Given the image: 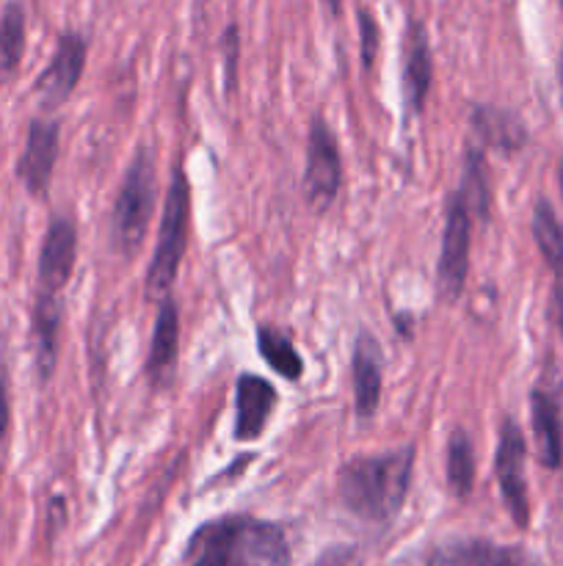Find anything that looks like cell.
<instances>
[{"instance_id": "cell-1", "label": "cell", "mask_w": 563, "mask_h": 566, "mask_svg": "<svg viewBox=\"0 0 563 566\" xmlns=\"http://www.w3.org/2000/svg\"><path fill=\"white\" fill-rule=\"evenodd\" d=\"M417 446H401L384 453L353 457L337 473L340 503L364 523H390L412 490Z\"/></svg>"}, {"instance_id": "cell-2", "label": "cell", "mask_w": 563, "mask_h": 566, "mask_svg": "<svg viewBox=\"0 0 563 566\" xmlns=\"http://www.w3.org/2000/svg\"><path fill=\"white\" fill-rule=\"evenodd\" d=\"M285 531L268 520L230 514L210 520L185 547V566H290Z\"/></svg>"}, {"instance_id": "cell-3", "label": "cell", "mask_w": 563, "mask_h": 566, "mask_svg": "<svg viewBox=\"0 0 563 566\" xmlns=\"http://www.w3.org/2000/svg\"><path fill=\"white\" fill-rule=\"evenodd\" d=\"M155 199H158L155 158L147 147H141L125 169L114 210H110V247L116 249V254L130 260L141 249L149 219L155 213Z\"/></svg>"}, {"instance_id": "cell-4", "label": "cell", "mask_w": 563, "mask_h": 566, "mask_svg": "<svg viewBox=\"0 0 563 566\" xmlns=\"http://www.w3.org/2000/svg\"><path fill=\"white\" fill-rule=\"evenodd\" d=\"M188 227H191V188H188L185 171L177 164L169 191H166L163 213H160L152 263L147 269V298L163 302L174 287L188 249Z\"/></svg>"}, {"instance_id": "cell-5", "label": "cell", "mask_w": 563, "mask_h": 566, "mask_svg": "<svg viewBox=\"0 0 563 566\" xmlns=\"http://www.w3.org/2000/svg\"><path fill=\"white\" fill-rule=\"evenodd\" d=\"M342 186L340 144L323 116H312L307 133V164H304L301 193L315 216H323L334 205Z\"/></svg>"}, {"instance_id": "cell-6", "label": "cell", "mask_w": 563, "mask_h": 566, "mask_svg": "<svg viewBox=\"0 0 563 566\" xmlns=\"http://www.w3.org/2000/svg\"><path fill=\"white\" fill-rule=\"evenodd\" d=\"M439 263H436V296L445 304H456L469 274V243H472V210L458 191L450 193L445 208Z\"/></svg>"}, {"instance_id": "cell-7", "label": "cell", "mask_w": 563, "mask_h": 566, "mask_svg": "<svg viewBox=\"0 0 563 566\" xmlns=\"http://www.w3.org/2000/svg\"><path fill=\"white\" fill-rule=\"evenodd\" d=\"M495 475L500 484L502 503L517 523V528L530 525V497H528V440L522 426L513 418H502L500 440L495 453Z\"/></svg>"}, {"instance_id": "cell-8", "label": "cell", "mask_w": 563, "mask_h": 566, "mask_svg": "<svg viewBox=\"0 0 563 566\" xmlns=\"http://www.w3.org/2000/svg\"><path fill=\"white\" fill-rule=\"evenodd\" d=\"M86 53L88 44L86 39L77 31H64L55 44V53L50 64L44 66L42 75L36 77V94L42 99L44 108H55L70 99L81 83L83 70H86Z\"/></svg>"}, {"instance_id": "cell-9", "label": "cell", "mask_w": 563, "mask_h": 566, "mask_svg": "<svg viewBox=\"0 0 563 566\" xmlns=\"http://www.w3.org/2000/svg\"><path fill=\"white\" fill-rule=\"evenodd\" d=\"M530 429H533L535 459L541 468H563V396L550 381H539L530 390Z\"/></svg>"}, {"instance_id": "cell-10", "label": "cell", "mask_w": 563, "mask_h": 566, "mask_svg": "<svg viewBox=\"0 0 563 566\" xmlns=\"http://www.w3.org/2000/svg\"><path fill=\"white\" fill-rule=\"evenodd\" d=\"M425 566H546L535 553L519 545L489 539H450L425 556Z\"/></svg>"}, {"instance_id": "cell-11", "label": "cell", "mask_w": 563, "mask_h": 566, "mask_svg": "<svg viewBox=\"0 0 563 566\" xmlns=\"http://www.w3.org/2000/svg\"><path fill=\"white\" fill-rule=\"evenodd\" d=\"M77 260V227L66 216H55L44 232L42 252H39V293L61 296L70 282L72 269Z\"/></svg>"}, {"instance_id": "cell-12", "label": "cell", "mask_w": 563, "mask_h": 566, "mask_svg": "<svg viewBox=\"0 0 563 566\" xmlns=\"http://www.w3.org/2000/svg\"><path fill=\"white\" fill-rule=\"evenodd\" d=\"M59 138L61 125L53 119H33L31 127H28L25 149L17 160V177H20L31 197H47L55 160H59Z\"/></svg>"}, {"instance_id": "cell-13", "label": "cell", "mask_w": 563, "mask_h": 566, "mask_svg": "<svg viewBox=\"0 0 563 566\" xmlns=\"http://www.w3.org/2000/svg\"><path fill=\"white\" fill-rule=\"evenodd\" d=\"M469 127L484 149H497L502 155H517L528 147L530 133L517 111L500 108L491 103H478L469 111Z\"/></svg>"}, {"instance_id": "cell-14", "label": "cell", "mask_w": 563, "mask_h": 566, "mask_svg": "<svg viewBox=\"0 0 563 566\" xmlns=\"http://www.w3.org/2000/svg\"><path fill=\"white\" fill-rule=\"evenodd\" d=\"M276 396L274 385L263 376H254V374H243L237 376L235 381V434L237 442H252L257 440L259 434L265 431L268 426L270 412L276 409Z\"/></svg>"}, {"instance_id": "cell-15", "label": "cell", "mask_w": 563, "mask_h": 566, "mask_svg": "<svg viewBox=\"0 0 563 566\" xmlns=\"http://www.w3.org/2000/svg\"><path fill=\"white\" fill-rule=\"evenodd\" d=\"M381 346L368 329H362L353 340L351 354V385H353V412L359 420L373 418L381 401Z\"/></svg>"}, {"instance_id": "cell-16", "label": "cell", "mask_w": 563, "mask_h": 566, "mask_svg": "<svg viewBox=\"0 0 563 566\" xmlns=\"http://www.w3.org/2000/svg\"><path fill=\"white\" fill-rule=\"evenodd\" d=\"M431 83H434V55H431L428 33L423 22L408 17L406 42H403V94L412 114L423 111Z\"/></svg>"}, {"instance_id": "cell-17", "label": "cell", "mask_w": 563, "mask_h": 566, "mask_svg": "<svg viewBox=\"0 0 563 566\" xmlns=\"http://www.w3.org/2000/svg\"><path fill=\"white\" fill-rule=\"evenodd\" d=\"M177 357H180V310L174 298L166 296L155 315L152 343H149L147 368H144L152 387H169L174 381Z\"/></svg>"}, {"instance_id": "cell-18", "label": "cell", "mask_w": 563, "mask_h": 566, "mask_svg": "<svg viewBox=\"0 0 563 566\" xmlns=\"http://www.w3.org/2000/svg\"><path fill=\"white\" fill-rule=\"evenodd\" d=\"M61 318H64L61 296L36 293V304H33V340H36V370L42 385L53 379L55 365H59Z\"/></svg>"}, {"instance_id": "cell-19", "label": "cell", "mask_w": 563, "mask_h": 566, "mask_svg": "<svg viewBox=\"0 0 563 566\" xmlns=\"http://www.w3.org/2000/svg\"><path fill=\"white\" fill-rule=\"evenodd\" d=\"M530 232H533L535 247H539L541 258H544V265L550 269L552 280H555L552 298H563V221L555 213L550 199H535Z\"/></svg>"}, {"instance_id": "cell-20", "label": "cell", "mask_w": 563, "mask_h": 566, "mask_svg": "<svg viewBox=\"0 0 563 566\" xmlns=\"http://www.w3.org/2000/svg\"><path fill=\"white\" fill-rule=\"evenodd\" d=\"M464 197L467 208L472 210L475 219H489L491 210V188H489V175H486V158L484 147H475L467 144L461 160V186L456 188Z\"/></svg>"}, {"instance_id": "cell-21", "label": "cell", "mask_w": 563, "mask_h": 566, "mask_svg": "<svg viewBox=\"0 0 563 566\" xmlns=\"http://www.w3.org/2000/svg\"><path fill=\"white\" fill-rule=\"evenodd\" d=\"M257 352L265 359L270 370L282 376L287 381H298L304 376V359L298 357V352L293 348L290 337L285 332L274 329V326L263 324L257 329Z\"/></svg>"}, {"instance_id": "cell-22", "label": "cell", "mask_w": 563, "mask_h": 566, "mask_svg": "<svg viewBox=\"0 0 563 566\" xmlns=\"http://www.w3.org/2000/svg\"><path fill=\"white\" fill-rule=\"evenodd\" d=\"M25 53V9L11 0L0 11V81H9Z\"/></svg>"}, {"instance_id": "cell-23", "label": "cell", "mask_w": 563, "mask_h": 566, "mask_svg": "<svg viewBox=\"0 0 563 566\" xmlns=\"http://www.w3.org/2000/svg\"><path fill=\"white\" fill-rule=\"evenodd\" d=\"M447 484L456 497H467L475 486V448L461 429L453 431L447 442Z\"/></svg>"}, {"instance_id": "cell-24", "label": "cell", "mask_w": 563, "mask_h": 566, "mask_svg": "<svg viewBox=\"0 0 563 566\" xmlns=\"http://www.w3.org/2000/svg\"><path fill=\"white\" fill-rule=\"evenodd\" d=\"M11 431V374H9V352L6 340L0 337V446L9 440Z\"/></svg>"}, {"instance_id": "cell-25", "label": "cell", "mask_w": 563, "mask_h": 566, "mask_svg": "<svg viewBox=\"0 0 563 566\" xmlns=\"http://www.w3.org/2000/svg\"><path fill=\"white\" fill-rule=\"evenodd\" d=\"M359 36H362V66L364 70H373L375 55H379V44H381V31L379 22L370 11L359 9Z\"/></svg>"}, {"instance_id": "cell-26", "label": "cell", "mask_w": 563, "mask_h": 566, "mask_svg": "<svg viewBox=\"0 0 563 566\" xmlns=\"http://www.w3.org/2000/svg\"><path fill=\"white\" fill-rule=\"evenodd\" d=\"M219 48H221V55H224L226 92H232V88H235L237 59H241V31H237L235 22H232V25H226L224 36H221V42H219Z\"/></svg>"}, {"instance_id": "cell-27", "label": "cell", "mask_w": 563, "mask_h": 566, "mask_svg": "<svg viewBox=\"0 0 563 566\" xmlns=\"http://www.w3.org/2000/svg\"><path fill=\"white\" fill-rule=\"evenodd\" d=\"M557 88H561V105H563V44H561V55H557Z\"/></svg>"}, {"instance_id": "cell-28", "label": "cell", "mask_w": 563, "mask_h": 566, "mask_svg": "<svg viewBox=\"0 0 563 566\" xmlns=\"http://www.w3.org/2000/svg\"><path fill=\"white\" fill-rule=\"evenodd\" d=\"M323 6H326V9H329L334 17L342 11V0H323Z\"/></svg>"}, {"instance_id": "cell-29", "label": "cell", "mask_w": 563, "mask_h": 566, "mask_svg": "<svg viewBox=\"0 0 563 566\" xmlns=\"http://www.w3.org/2000/svg\"><path fill=\"white\" fill-rule=\"evenodd\" d=\"M557 186H561V193H563V155H561V164H557Z\"/></svg>"}, {"instance_id": "cell-30", "label": "cell", "mask_w": 563, "mask_h": 566, "mask_svg": "<svg viewBox=\"0 0 563 566\" xmlns=\"http://www.w3.org/2000/svg\"><path fill=\"white\" fill-rule=\"evenodd\" d=\"M555 3H557V6H563V0H555Z\"/></svg>"}]
</instances>
